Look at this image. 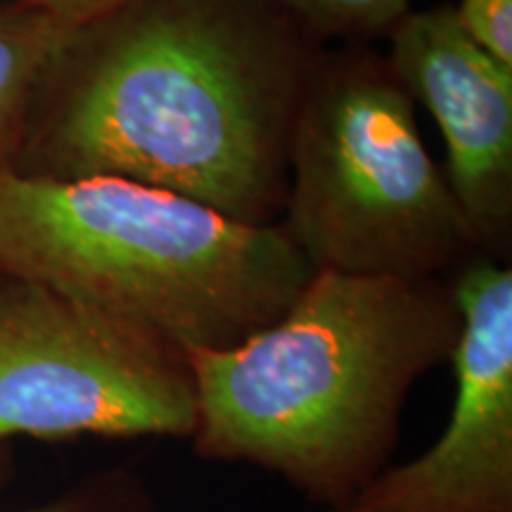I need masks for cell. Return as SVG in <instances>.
Returning <instances> with one entry per match:
<instances>
[{
  "mask_svg": "<svg viewBox=\"0 0 512 512\" xmlns=\"http://www.w3.org/2000/svg\"><path fill=\"white\" fill-rule=\"evenodd\" d=\"M72 29L17 3L0 0V169L22 152L31 112Z\"/></svg>",
  "mask_w": 512,
  "mask_h": 512,
  "instance_id": "ba28073f",
  "label": "cell"
},
{
  "mask_svg": "<svg viewBox=\"0 0 512 512\" xmlns=\"http://www.w3.org/2000/svg\"><path fill=\"white\" fill-rule=\"evenodd\" d=\"M392 74L422 102L446 143V181L477 245L512 219V69L467 38L456 8L411 10L389 31Z\"/></svg>",
  "mask_w": 512,
  "mask_h": 512,
  "instance_id": "52a82bcc",
  "label": "cell"
},
{
  "mask_svg": "<svg viewBox=\"0 0 512 512\" xmlns=\"http://www.w3.org/2000/svg\"><path fill=\"white\" fill-rule=\"evenodd\" d=\"M451 287L316 271L283 316L242 342L192 354V451L259 467L320 512L354 501L392 465L420 377L460 337Z\"/></svg>",
  "mask_w": 512,
  "mask_h": 512,
  "instance_id": "7a4b0ae2",
  "label": "cell"
},
{
  "mask_svg": "<svg viewBox=\"0 0 512 512\" xmlns=\"http://www.w3.org/2000/svg\"><path fill=\"white\" fill-rule=\"evenodd\" d=\"M318 46L339 41L361 46L389 36L411 12V0H264Z\"/></svg>",
  "mask_w": 512,
  "mask_h": 512,
  "instance_id": "9c48e42d",
  "label": "cell"
},
{
  "mask_svg": "<svg viewBox=\"0 0 512 512\" xmlns=\"http://www.w3.org/2000/svg\"><path fill=\"white\" fill-rule=\"evenodd\" d=\"M10 477V456H8V444H0V489Z\"/></svg>",
  "mask_w": 512,
  "mask_h": 512,
  "instance_id": "4fadbf2b",
  "label": "cell"
},
{
  "mask_svg": "<svg viewBox=\"0 0 512 512\" xmlns=\"http://www.w3.org/2000/svg\"><path fill=\"white\" fill-rule=\"evenodd\" d=\"M3 275H5V271H3V268H0V278H3Z\"/></svg>",
  "mask_w": 512,
  "mask_h": 512,
  "instance_id": "5bb4252c",
  "label": "cell"
},
{
  "mask_svg": "<svg viewBox=\"0 0 512 512\" xmlns=\"http://www.w3.org/2000/svg\"><path fill=\"white\" fill-rule=\"evenodd\" d=\"M24 512H162L152 489L136 472L117 470L100 472L86 482Z\"/></svg>",
  "mask_w": 512,
  "mask_h": 512,
  "instance_id": "30bf717a",
  "label": "cell"
},
{
  "mask_svg": "<svg viewBox=\"0 0 512 512\" xmlns=\"http://www.w3.org/2000/svg\"><path fill=\"white\" fill-rule=\"evenodd\" d=\"M190 358L48 287L0 278V444L34 439H190Z\"/></svg>",
  "mask_w": 512,
  "mask_h": 512,
  "instance_id": "5b68a950",
  "label": "cell"
},
{
  "mask_svg": "<svg viewBox=\"0 0 512 512\" xmlns=\"http://www.w3.org/2000/svg\"><path fill=\"white\" fill-rule=\"evenodd\" d=\"M0 268L185 356L271 325L316 273L280 223L235 221L126 178L15 169H0Z\"/></svg>",
  "mask_w": 512,
  "mask_h": 512,
  "instance_id": "3957f363",
  "label": "cell"
},
{
  "mask_svg": "<svg viewBox=\"0 0 512 512\" xmlns=\"http://www.w3.org/2000/svg\"><path fill=\"white\" fill-rule=\"evenodd\" d=\"M280 226L313 271L425 280L477 245L384 57L320 50L290 143Z\"/></svg>",
  "mask_w": 512,
  "mask_h": 512,
  "instance_id": "277c9868",
  "label": "cell"
},
{
  "mask_svg": "<svg viewBox=\"0 0 512 512\" xmlns=\"http://www.w3.org/2000/svg\"><path fill=\"white\" fill-rule=\"evenodd\" d=\"M27 8L41 12L57 24L67 29H79L83 24H91L107 12L133 3V0H17Z\"/></svg>",
  "mask_w": 512,
  "mask_h": 512,
  "instance_id": "7c38bea8",
  "label": "cell"
},
{
  "mask_svg": "<svg viewBox=\"0 0 512 512\" xmlns=\"http://www.w3.org/2000/svg\"><path fill=\"white\" fill-rule=\"evenodd\" d=\"M456 17L477 48L512 69V0H460Z\"/></svg>",
  "mask_w": 512,
  "mask_h": 512,
  "instance_id": "8fae6325",
  "label": "cell"
},
{
  "mask_svg": "<svg viewBox=\"0 0 512 512\" xmlns=\"http://www.w3.org/2000/svg\"><path fill=\"white\" fill-rule=\"evenodd\" d=\"M451 292L463 325L444 432L332 512H512V271L472 264Z\"/></svg>",
  "mask_w": 512,
  "mask_h": 512,
  "instance_id": "8992f818",
  "label": "cell"
},
{
  "mask_svg": "<svg viewBox=\"0 0 512 512\" xmlns=\"http://www.w3.org/2000/svg\"><path fill=\"white\" fill-rule=\"evenodd\" d=\"M320 46L264 0H133L72 29L12 169L112 176L280 223Z\"/></svg>",
  "mask_w": 512,
  "mask_h": 512,
  "instance_id": "6da1fadb",
  "label": "cell"
}]
</instances>
